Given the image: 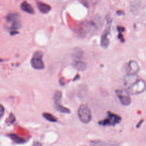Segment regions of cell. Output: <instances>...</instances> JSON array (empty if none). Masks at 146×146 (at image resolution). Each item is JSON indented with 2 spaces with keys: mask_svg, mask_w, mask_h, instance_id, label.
Returning <instances> with one entry per match:
<instances>
[{
  "mask_svg": "<svg viewBox=\"0 0 146 146\" xmlns=\"http://www.w3.org/2000/svg\"><path fill=\"white\" fill-rule=\"evenodd\" d=\"M77 78H79V75H76V77H75V78L74 79V81L76 80V79H77Z\"/></svg>",
  "mask_w": 146,
  "mask_h": 146,
  "instance_id": "obj_30",
  "label": "cell"
},
{
  "mask_svg": "<svg viewBox=\"0 0 146 146\" xmlns=\"http://www.w3.org/2000/svg\"><path fill=\"white\" fill-rule=\"evenodd\" d=\"M59 83H60L62 86L64 85V79H63V78H60V80H59Z\"/></svg>",
  "mask_w": 146,
  "mask_h": 146,
  "instance_id": "obj_28",
  "label": "cell"
},
{
  "mask_svg": "<svg viewBox=\"0 0 146 146\" xmlns=\"http://www.w3.org/2000/svg\"><path fill=\"white\" fill-rule=\"evenodd\" d=\"M115 94L121 104L124 106H129L131 103L129 92L124 89L115 90Z\"/></svg>",
  "mask_w": 146,
  "mask_h": 146,
  "instance_id": "obj_7",
  "label": "cell"
},
{
  "mask_svg": "<svg viewBox=\"0 0 146 146\" xmlns=\"http://www.w3.org/2000/svg\"><path fill=\"white\" fill-rule=\"evenodd\" d=\"M139 79V76L136 74H127L124 78V84L125 87L127 88L136 80Z\"/></svg>",
  "mask_w": 146,
  "mask_h": 146,
  "instance_id": "obj_10",
  "label": "cell"
},
{
  "mask_svg": "<svg viewBox=\"0 0 146 146\" xmlns=\"http://www.w3.org/2000/svg\"></svg>",
  "mask_w": 146,
  "mask_h": 146,
  "instance_id": "obj_32",
  "label": "cell"
},
{
  "mask_svg": "<svg viewBox=\"0 0 146 146\" xmlns=\"http://www.w3.org/2000/svg\"><path fill=\"white\" fill-rule=\"evenodd\" d=\"M80 146H85V145H80Z\"/></svg>",
  "mask_w": 146,
  "mask_h": 146,
  "instance_id": "obj_31",
  "label": "cell"
},
{
  "mask_svg": "<svg viewBox=\"0 0 146 146\" xmlns=\"http://www.w3.org/2000/svg\"><path fill=\"white\" fill-rule=\"evenodd\" d=\"M21 9L23 11L29 14H34L35 11L33 9V7L31 6V5L27 2L26 1L23 2L21 5Z\"/></svg>",
  "mask_w": 146,
  "mask_h": 146,
  "instance_id": "obj_15",
  "label": "cell"
},
{
  "mask_svg": "<svg viewBox=\"0 0 146 146\" xmlns=\"http://www.w3.org/2000/svg\"><path fill=\"white\" fill-rule=\"evenodd\" d=\"M91 146H119V144L116 141H104L102 140H94L90 142Z\"/></svg>",
  "mask_w": 146,
  "mask_h": 146,
  "instance_id": "obj_9",
  "label": "cell"
},
{
  "mask_svg": "<svg viewBox=\"0 0 146 146\" xmlns=\"http://www.w3.org/2000/svg\"><path fill=\"white\" fill-rule=\"evenodd\" d=\"M103 19L101 16H96L93 19L86 23V28L89 32H94L101 28L103 25Z\"/></svg>",
  "mask_w": 146,
  "mask_h": 146,
  "instance_id": "obj_6",
  "label": "cell"
},
{
  "mask_svg": "<svg viewBox=\"0 0 146 146\" xmlns=\"http://www.w3.org/2000/svg\"><path fill=\"white\" fill-rule=\"evenodd\" d=\"M62 98V92L59 90H57L56 91H55L53 96V99L55 104L59 103Z\"/></svg>",
  "mask_w": 146,
  "mask_h": 146,
  "instance_id": "obj_19",
  "label": "cell"
},
{
  "mask_svg": "<svg viewBox=\"0 0 146 146\" xmlns=\"http://www.w3.org/2000/svg\"><path fill=\"white\" fill-rule=\"evenodd\" d=\"M36 5L39 11L43 14L48 13L51 9V7L49 5L42 2H38Z\"/></svg>",
  "mask_w": 146,
  "mask_h": 146,
  "instance_id": "obj_12",
  "label": "cell"
},
{
  "mask_svg": "<svg viewBox=\"0 0 146 146\" xmlns=\"http://www.w3.org/2000/svg\"><path fill=\"white\" fill-rule=\"evenodd\" d=\"M79 1H80L82 2V3H83V4L86 5L87 6V5H88V3L90 2V1L91 0H79Z\"/></svg>",
  "mask_w": 146,
  "mask_h": 146,
  "instance_id": "obj_24",
  "label": "cell"
},
{
  "mask_svg": "<svg viewBox=\"0 0 146 146\" xmlns=\"http://www.w3.org/2000/svg\"><path fill=\"white\" fill-rule=\"evenodd\" d=\"M106 20H107V23L106 26V29L102 35L101 40H100V45L102 47L104 48H106L109 45L110 42H109L108 36L110 34V29H111V23H112V19L110 16H107Z\"/></svg>",
  "mask_w": 146,
  "mask_h": 146,
  "instance_id": "obj_4",
  "label": "cell"
},
{
  "mask_svg": "<svg viewBox=\"0 0 146 146\" xmlns=\"http://www.w3.org/2000/svg\"><path fill=\"white\" fill-rule=\"evenodd\" d=\"M117 30H118L119 33H121V32H123L124 31V28L122 26H118L117 27Z\"/></svg>",
  "mask_w": 146,
  "mask_h": 146,
  "instance_id": "obj_25",
  "label": "cell"
},
{
  "mask_svg": "<svg viewBox=\"0 0 146 146\" xmlns=\"http://www.w3.org/2000/svg\"><path fill=\"white\" fill-rule=\"evenodd\" d=\"M9 119H10V123H13L15 121V116L13 115V113H11L10 116H9Z\"/></svg>",
  "mask_w": 146,
  "mask_h": 146,
  "instance_id": "obj_22",
  "label": "cell"
},
{
  "mask_svg": "<svg viewBox=\"0 0 146 146\" xmlns=\"http://www.w3.org/2000/svg\"><path fill=\"white\" fill-rule=\"evenodd\" d=\"M127 89V91L132 95L139 94L145 90L146 83L144 80L138 79Z\"/></svg>",
  "mask_w": 146,
  "mask_h": 146,
  "instance_id": "obj_2",
  "label": "cell"
},
{
  "mask_svg": "<svg viewBox=\"0 0 146 146\" xmlns=\"http://www.w3.org/2000/svg\"><path fill=\"white\" fill-rule=\"evenodd\" d=\"M7 136L11 140L17 144H23L26 141V140L25 138L21 137L15 133H9Z\"/></svg>",
  "mask_w": 146,
  "mask_h": 146,
  "instance_id": "obj_14",
  "label": "cell"
},
{
  "mask_svg": "<svg viewBox=\"0 0 146 146\" xmlns=\"http://www.w3.org/2000/svg\"><path fill=\"white\" fill-rule=\"evenodd\" d=\"M78 116L79 120L84 124L90 123L92 118L90 109L84 104H82L79 107L78 110Z\"/></svg>",
  "mask_w": 146,
  "mask_h": 146,
  "instance_id": "obj_1",
  "label": "cell"
},
{
  "mask_svg": "<svg viewBox=\"0 0 146 146\" xmlns=\"http://www.w3.org/2000/svg\"><path fill=\"white\" fill-rule=\"evenodd\" d=\"M140 67L137 62L135 60H131L127 64L126 70L128 74H136L139 71Z\"/></svg>",
  "mask_w": 146,
  "mask_h": 146,
  "instance_id": "obj_8",
  "label": "cell"
},
{
  "mask_svg": "<svg viewBox=\"0 0 146 146\" xmlns=\"http://www.w3.org/2000/svg\"><path fill=\"white\" fill-rule=\"evenodd\" d=\"M55 108L56 111H58V112H59L60 113H70L71 112L70 109H68V108H67L66 107H64V106H62L59 103L55 104Z\"/></svg>",
  "mask_w": 146,
  "mask_h": 146,
  "instance_id": "obj_16",
  "label": "cell"
},
{
  "mask_svg": "<svg viewBox=\"0 0 146 146\" xmlns=\"http://www.w3.org/2000/svg\"><path fill=\"white\" fill-rule=\"evenodd\" d=\"M72 67L79 71H84L86 69V64L81 60H75L72 63Z\"/></svg>",
  "mask_w": 146,
  "mask_h": 146,
  "instance_id": "obj_13",
  "label": "cell"
},
{
  "mask_svg": "<svg viewBox=\"0 0 146 146\" xmlns=\"http://www.w3.org/2000/svg\"><path fill=\"white\" fill-rule=\"evenodd\" d=\"M30 63L32 67L35 70L44 69V64L42 60V53L40 51L35 52L31 59Z\"/></svg>",
  "mask_w": 146,
  "mask_h": 146,
  "instance_id": "obj_5",
  "label": "cell"
},
{
  "mask_svg": "<svg viewBox=\"0 0 146 146\" xmlns=\"http://www.w3.org/2000/svg\"><path fill=\"white\" fill-rule=\"evenodd\" d=\"M117 14L119 15H120L123 14V12L122 11H117Z\"/></svg>",
  "mask_w": 146,
  "mask_h": 146,
  "instance_id": "obj_29",
  "label": "cell"
},
{
  "mask_svg": "<svg viewBox=\"0 0 146 146\" xmlns=\"http://www.w3.org/2000/svg\"><path fill=\"white\" fill-rule=\"evenodd\" d=\"M42 116L46 120L50 122L55 123V122H56L58 120L57 118L55 116H54L52 113H50L48 112H43L42 113Z\"/></svg>",
  "mask_w": 146,
  "mask_h": 146,
  "instance_id": "obj_17",
  "label": "cell"
},
{
  "mask_svg": "<svg viewBox=\"0 0 146 146\" xmlns=\"http://www.w3.org/2000/svg\"><path fill=\"white\" fill-rule=\"evenodd\" d=\"M19 17V14L17 13H10L6 17V20L7 22H11V21H14L15 20L17 19V18Z\"/></svg>",
  "mask_w": 146,
  "mask_h": 146,
  "instance_id": "obj_20",
  "label": "cell"
},
{
  "mask_svg": "<svg viewBox=\"0 0 146 146\" xmlns=\"http://www.w3.org/2000/svg\"><path fill=\"white\" fill-rule=\"evenodd\" d=\"M143 121H144V120H143V119H141V120H140V121H139V122L137 123V124L136 125L137 128H139L140 127V125L142 124V123H143Z\"/></svg>",
  "mask_w": 146,
  "mask_h": 146,
  "instance_id": "obj_26",
  "label": "cell"
},
{
  "mask_svg": "<svg viewBox=\"0 0 146 146\" xmlns=\"http://www.w3.org/2000/svg\"><path fill=\"white\" fill-rule=\"evenodd\" d=\"M5 113V108L3 107V106L1 104L0 106V117H2L3 115Z\"/></svg>",
  "mask_w": 146,
  "mask_h": 146,
  "instance_id": "obj_21",
  "label": "cell"
},
{
  "mask_svg": "<svg viewBox=\"0 0 146 146\" xmlns=\"http://www.w3.org/2000/svg\"><path fill=\"white\" fill-rule=\"evenodd\" d=\"M33 146H42V144L39 143V142H38V141H35L34 143Z\"/></svg>",
  "mask_w": 146,
  "mask_h": 146,
  "instance_id": "obj_27",
  "label": "cell"
},
{
  "mask_svg": "<svg viewBox=\"0 0 146 146\" xmlns=\"http://www.w3.org/2000/svg\"><path fill=\"white\" fill-rule=\"evenodd\" d=\"M72 55L74 58L79 59L83 56V51L80 48H76L73 50Z\"/></svg>",
  "mask_w": 146,
  "mask_h": 146,
  "instance_id": "obj_18",
  "label": "cell"
},
{
  "mask_svg": "<svg viewBox=\"0 0 146 146\" xmlns=\"http://www.w3.org/2000/svg\"><path fill=\"white\" fill-rule=\"evenodd\" d=\"M118 38L120 40V41L121 42H124V38H123V36L122 35V34L121 33H119V35H118Z\"/></svg>",
  "mask_w": 146,
  "mask_h": 146,
  "instance_id": "obj_23",
  "label": "cell"
},
{
  "mask_svg": "<svg viewBox=\"0 0 146 146\" xmlns=\"http://www.w3.org/2000/svg\"><path fill=\"white\" fill-rule=\"evenodd\" d=\"M22 27V24L20 21L16 19L13 21L12 25L10 28V34L11 35H14L17 34H18L19 32L18 30H19Z\"/></svg>",
  "mask_w": 146,
  "mask_h": 146,
  "instance_id": "obj_11",
  "label": "cell"
},
{
  "mask_svg": "<svg viewBox=\"0 0 146 146\" xmlns=\"http://www.w3.org/2000/svg\"><path fill=\"white\" fill-rule=\"evenodd\" d=\"M121 121V117L115 113L111 112H107V117L99 121V124L101 125H112L114 126L117 124H119Z\"/></svg>",
  "mask_w": 146,
  "mask_h": 146,
  "instance_id": "obj_3",
  "label": "cell"
}]
</instances>
